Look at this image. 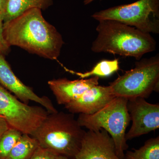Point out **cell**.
Returning a JSON list of instances; mask_svg holds the SVG:
<instances>
[{"label": "cell", "mask_w": 159, "mask_h": 159, "mask_svg": "<svg viewBox=\"0 0 159 159\" xmlns=\"http://www.w3.org/2000/svg\"><path fill=\"white\" fill-rule=\"evenodd\" d=\"M3 35L10 47H20L30 53L55 60L63 45L62 36L43 16L42 10L33 8L3 23Z\"/></svg>", "instance_id": "6da1fadb"}, {"label": "cell", "mask_w": 159, "mask_h": 159, "mask_svg": "<svg viewBox=\"0 0 159 159\" xmlns=\"http://www.w3.org/2000/svg\"><path fill=\"white\" fill-rule=\"evenodd\" d=\"M98 21V35L91 47L94 53H110L140 60L144 54L156 48V41L150 34L114 20Z\"/></svg>", "instance_id": "7a4b0ae2"}, {"label": "cell", "mask_w": 159, "mask_h": 159, "mask_svg": "<svg viewBox=\"0 0 159 159\" xmlns=\"http://www.w3.org/2000/svg\"><path fill=\"white\" fill-rule=\"evenodd\" d=\"M86 132L74 114L57 111L49 114L31 136L40 147L75 159Z\"/></svg>", "instance_id": "3957f363"}, {"label": "cell", "mask_w": 159, "mask_h": 159, "mask_svg": "<svg viewBox=\"0 0 159 159\" xmlns=\"http://www.w3.org/2000/svg\"><path fill=\"white\" fill-rule=\"evenodd\" d=\"M128 99L116 97L104 107L92 115L79 114L77 122L81 127L90 130L103 129L113 140L117 156L125 159L124 152L128 148L125 139L126 129L131 118L127 109Z\"/></svg>", "instance_id": "277c9868"}, {"label": "cell", "mask_w": 159, "mask_h": 159, "mask_svg": "<svg viewBox=\"0 0 159 159\" xmlns=\"http://www.w3.org/2000/svg\"><path fill=\"white\" fill-rule=\"evenodd\" d=\"M109 86L115 97L128 99H145L153 91L158 92L159 54L137 61L133 69L125 71Z\"/></svg>", "instance_id": "5b68a950"}, {"label": "cell", "mask_w": 159, "mask_h": 159, "mask_svg": "<svg viewBox=\"0 0 159 159\" xmlns=\"http://www.w3.org/2000/svg\"><path fill=\"white\" fill-rule=\"evenodd\" d=\"M91 16L97 21L116 20L145 33H159V0H138L97 11Z\"/></svg>", "instance_id": "8992f818"}, {"label": "cell", "mask_w": 159, "mask_h": 159, "mask_svg": "<svg viewBox=\"0 0 159 159\" xmlns=\"http://www.w3.org/2000/svg\"><path fill=\"white\" fill-rule=\"evenodd\" d=\"M48 114L42 107L21 102L0 84V116L10 127L31 136Z\"/></svg>", "instance_id": "52a82bcc"}, {"label": "cell", "mask_w": 159, "mask_h": 159, "mask_svg": "<svg viewBox=\"0 0 159 159\" xmlns=\"http://www.w3.org/2000/svg\"><path fill=\"white\" fill-rule=\"evenodd\" d=\"M127 109L132 124L125 134L126 140L149 133L159 128V104L149 103L143 98L128 99Z\"/></svg>", "instance_id": "ba28073f"}, {"label": "cell", "mask_w": 159, "mask_h": 159, "mask_svg": "<svg viewBox=\"0 0 159 159\" xmlns=\"http://www.w3.org/2000/svg\"><path fill=\"white\" fill-rule=\"evenodd\" d=\"M5 56L0 54V84L26 104H29L30 101H33L39 103L49 114L58 111L48 97H39L16 77Z\"/></svg>", "instance_id": "9c48e42d"}, {"label": "cell", "mask_w": 159, "mask_h": 159, "mask_svg": "<svg viewBox=\"0 0 159 159\" xmlns=\"http://www.w3.org/2000/svg\"><path fill=\"white\" fill-rule=\"evenodd\" d=\"M75 159H121L117 156L113 140L107 131L89 130L83 139Z\"/></svg>", "instance_id": "30bf717a"}, {"label": "cell", "mask_w": 159, "mask_h": 159, "mask_svg": "<svg viewBox=\"0 0 159 159\" xmlns=\"http://www.w3.org/2000/svg\"><path fill=\"white\" fill-rule=\"evenodd\" d=\"M116 97L109 85H95L86 91L77 99L65 105L73 114L92 115L97 112Z\"/></svg>", "instance_id": "8fae6325"}, {"label": "cell", "mask_w": 159, "mask_h": 159, "mask_svg": "<svg viewBox=\"0 0 159 159\" xmlns=\"http://www.w3.org/2000/svg\"><path fill=\"white\" fill-rule=\"evenodd\" d=\"M99 80L98 77L74 80L60 78L49 80L48 84L57 103L65 105L79 98L89 89L98 85Z\"/></svg>", "instance_id": "7c38bea8"}, {"label": "cell", "mask_w": 159, "mask_h": 159, "mask_svg": "<svg viewBox=\"0 0 159 159\" xmlns=\"http://www.w3.org/2000/svg\"><path fill=\"white\" fill-rule=\"evenodd\" d=\"M53 4V0H7L2 17L3 23L18 17L29 9L46 10Z\"/></svg>", "instance_id": "4fadbf2b"}, {"label": "cell", "mask_w": 159, "mask_h": 159, "mask_svg": "<svg viewBox=\"0 0 159 159\" xmlns=\"http://www.w3.org/2000/svg\"><path fill=\"white\" fill-rule=\"evenodd\" d=\"M39 146L34 138L23 134L6 159H30Z\"/></svg>", "instance_id": "5bb4252c"}, {"label": "cell", "mask_w": 159, "mask_h": 159, "mask_svg": "<svg viewBox=\"0 0 159 159\" xmlns=\"http://www.w3.org/2000/svg\"><path fill=\"white\" fill-rule=\"evenodd\" d=\"M125 159H159V137L148 139L139 149L127 152Z\"/></svg>", "instance_id": "9a60e30c"}, {"label": "cell", "mask_w": 159, "mask_h": 159, "mask_svg": "<svg viewBox=\"0 0 159 159\" xmlns=\"http://www.w3.org/2000/svg\"><path fill=\"white\" fill-rule=\"evenodd\" d=\"M119 69L118 59L103 60L99 61L92 70L85 73H77L69 71L72 74H76L82 79L90 77H107L110 76Z\"/></svg>", "instance_id": "2e32d148"}, {"label": "cell", "mask_w": 159, "mask_h": 159, "mask_svg": "<svg viewBox=\"0 0 159 159\" xmlns=\"http://www.w3.org/2000/svg\"><path fill=\"white\" fill-rule=\"evenodd\" d=\"M22 133L10 127L0 137V159H6L15 145L19 140Z\"/></svg>", "instance_id": "e0dca14e"}, {"label": "cell", "mask_w": 159, "mask_h": 159, "mask_svg": "<svg viewBox=\"0 0 159 159\" xmlns=\"http://www.w3.org/2000/svg\"><path fill=\"white\" fill-rule=\"evenodd\" d=\"M58 155L54 151L39 146L30 159H55Z\"/></svg>", "instance_id": "ac0fdd59"}, {"label": "cell", "mask_w": 159, "mask_h": 159, "mask_svg": "<svg viewBox=\"0 0 159 159\" xmlns=\"http://www.w3.org/2000/svg\"><path fill=\"white\" fill-rule=\"evenodd\" d=\"M3 21L0 17V54L6 55L9 52L10 47L6 42L3 35Z\"/></svg>", "instance_id": "d6986e66"}, {"label": "cell", "mask_w": 159, "mask_h": 159, "mask_svg": "<svg viewBox=\"0 0 159 159\" xmlns=\"http://www.w3.org/2000/svg\"><path fill=\"white\" fill-rule=\"evenodd\" d=\"M9 127L10 126L6 119L0 116V137Z\"/></svg>", "instance_id": "ffe728a7"}, {"label": "cell", "mask_w": 159, "mask_h": 159, "mask_svg": "<svg viewBox=\"0 0 159 159\" xmlns=\"http://www.w3.org/2000/svg\"><path fill=\"white\" fill-rule=\"evenodd\" d=\"M6 2H7V0H0V15L2 18L6 8Z\"/></svg>", "instance_id": "44dd1931"}, {"label": "cell", "mask_w": 159, "mask_h": 159, "mask_svg": "<svg viewBox=\"0 0 159 159\" xmlns=\"http://www.w3.org/2000/svg\"><path fill=\"white\" fill-rule=\"evenodd\" d=\"M95 1L96 0H84L83 3L84 5H88Z\"/></svg>", "instance_id": "7402d4cb"}, {"label": "cell", "mask_w": 159, "mask_h": 159, "mask_svg": "<svg viewBox=\"0 0 159 159\" xmlns=\"http://www.w3.org/2000/svg\"><path fill=\"white\" fill-rule=\"evenodd\" d=\"M55 159H71L67 157L61 155H58L56 158Z\"/></svg>", "instance_id": "603a6c76"}, {"label": "cell", "mask_w": 159, "mask_h": 159, "mask_svg": "<svg viewBox=\"0 0 159 159\" xmlns=\"http://www.w3.org/2000/svg\"><path fill=\"white\" fill-rule=\"evenodd\" d=\"M0 17H1V18H2V17H1V15H0Z\"/></svg>", "instance_id": "cb8c5ba5"}]
</instances>
